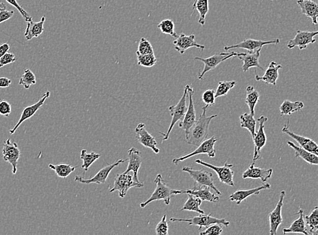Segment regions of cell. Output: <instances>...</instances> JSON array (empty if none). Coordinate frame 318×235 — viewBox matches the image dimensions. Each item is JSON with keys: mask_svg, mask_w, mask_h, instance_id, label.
Segmentation results:
<instances>
[{"mask_svg": "<svg viewBox=\"0 0 318 235\" xmlns=\"http://www.w3.org/2000/svg\"><path fill=\"white\" fill-rule=\"evenodd\" d=\"M128 165L127 169L123 173H128L130 171H132L134 181L138 182V183H140V181L138 180V173L142 163L141 153L137 149L134 148V147H132L131 149L128 150Z\"/></svg>", "mask_w": 318, "mask_h": 235, "instance_id": "cell-21", "label": "cell"}, {"mask_svg": "<svg viewBox=\"0 0 318 235\" xmlns=\"http://www.w3.org/2000/svg\"><path fill=\"white\" fill-rule=\"evenodd\" d=\"M154 182L156 185V189L147 201L140 203V208H144L148 204L156 201H163L166 205H168L172 196L183 194V191L181 190H175L168 187L160 173L157 175Z\"/></svg>", "mask_w": 318, "mask_h": 235, "instance_id": "cell-2", "label": "cell"}, {"mask_svg": "<svg viewBox=\"0 0 318 235\" xmlns=\"http://www.w3.org/2000/svg\"><path fill=\"white\" fill-rule=\"evenodd\" d=\"M223 232V228L221 224H213L208 226L207 229L201 232L200 235H219Z\"/></svg>", "mask_w": 318, "mask_h": 235, "instance_id": "cell-46", "label": "cell"}, {"mask_svg": "<svg viewBox=\"0 0 318 235\" xmlns=\"http://www.w3.org/2000/svg\"><path fill=\"white\" fill-rule=\"evenodd\" d=\"M187 97H188V95H187V87L186 85L185 87L184 93H183L182 97H181L179 103H177V105L170 106V107L168 108L170 115L172 116V120H171L170 126H169L168 130L167 131L166 134L160 133L161 135H162L163 136L162 142L165 140H168L171 131H172L173 128H174L175 125L178 122H181V121L184 119L185 113H186L187 110Z\"/></svg>", "mask_w": 318, "mask_h": 235, "instance_id": "cell-3", "label": "cell"}, {"mask_svg": "<svg viewBox=\"0 0 318 235\" xmlns=\"http://www.w3.org/2000/svg\"><path fill=\"white\" fill-rule=\"evenodd\" d=\"M272 173V168L264 169L256 167H254V164L252 163L242 174V179H260L263 183H266L269 179H271Z\"/></svg>", "mask_w": 318, "mask_h": 235, "instance_id": "cell-22", "label": "cell"}, {"mask_svg": "<svg viewBox=\"0 0 318 235\" xmlns=\"http://www.w3.org/2000/svg\"><path fill=\"white\" fill-rule=\"evenodd\" d=\"M304 107V103L301 101L292 102L285 100L280 105L281 115H291L295 112L300 111Z\"/></svg>", "mask_w": 318, "mask_h": 235, "instance_id": "cell-33", "label": "cell"}, {"mask_svg": "<svg viewBox=\"0 0 318 235\" xmlns=\"http://www.w3.org/2000/svg\"><path fill=\"white\" fill-rule=\"evenodd\" d=\"M195 163L197 164L203 165V166L209 167V168L213 169L215 171L219 177L220 182L229 185L230 187H234L235 183L234 181V171L233 169L234 165L232 163H228L226 161L225 165L223 167H217L215 165L210 164L205 161H201V159H197Z\"/></svg>", "mask_w": 318, "mask_h": 235, "instance_id": "cell-9", "label": "cell"}, {"mask_svg": "<svg viewBox=\"0 0 318 235\" xmlns=\"http://www.w3.org/2000/svg\"><path fill=\"white\" fill-rule=\"evenodd\" d=\"M187 95H188L189 105L187 107L186 113H185L184 119L180 123H179V128L185 130V136H187L193 125L195 124L196 121V114H195V109L194 104H193V96L194 94V91L191 89L189 85H187Z\"/></svg>", "mask_w": 318, "mask_h": 235, "instance_id": "cell-14", "label": "cell"}, {"mask_svg": "<svg viewBox=\"0 0 318 235\" xmlns=\"http://www.w3.org/2000/svg\"><path fill=\"white\" fill-rule=\"evenodd\" d=\"M299 217L291 224L290 227L283 228V234L286 233H301L309 235L307 232L306 224H305L303 210L300 207L298 213Z\"/></svg>", "mask_w": 318, "mask_h": 235, "instance_id": "cell-28", "label": "cell"}, {"mask_svg": "<svg viewBox=\"0 0 318 235\" xmlns=\"http://www.w3.org/2000/svg\"><path fill=\"white\" fill-rule=\"evenodd\" d=\"M158 28L162 34L172 36V38H177V33L175 32L174 22L170 19H164L158 24Z\"/></svg>", "mask_w": 318, "mask_h": 235, "instance_id": "cell-39", "label": "cell"}, {"mask_svg": "<svg viewBox=\"0 0 318 235\" xmlns=\"http://www.w3.org/2000/svg\"><path fill=\"white\" fill-rule=\"evenodd\" d=\"M297 4L302 14L311 18L313 24H317L318 6L313 0H298Z\"/></svg>", "mask_w": 318, "mask_h": 235, "instance_id": "cell-26", "label": "cell"}, {"mask_svg": "<svg viewBox=\"0 0 318 235\" xmlns=\"http://www.w3.org/2000/svg\"><path fill=\"white\" fill-rule=\"evenodd\" d=\"M16 61L15 55L12 53L6 52L0 58V68L5 66V65L11 64V63L15 62Z\"/></svg>", "mask_w": 318, "mask_h": 235, "instance_id": "cell-48", "label": "cell"}, {"mask_svg": "<svg viewBox=\"0 0 318 235\" xmlns=\"http://www.w3.org/2000/svg\"><path fill=\"white\" fill-rule=\"evenodd\" d=\"M80 157L83 161L81 168L86 171L89 170V167L91 166L92 164L101 157V155L97 154L95 152L89 153L85 149H82L81 151Z\"/></svg>", "mask_w": 318, "mask_h": 235, "instance_id": "cell-38", "label": "cell"}, {"mask_svg": "<svg viewBox=\"0 0 318 235\" xmlns=\"http://www.w3.org/2000/svg\"><path fill=\"white\" fill-rule=\"evenodd\" d=\"M14 12L13 10H1L0 11V24L9 20L10 18H11L14 16Z\"/></svg>", "mask_w": 318, "mask_h": 235, "instance_id": "cell-50", "label": "cell"}, {"mask_svg": "<svg viewBox=\"0 0 318 235\" xmlns=\"http://www.w3.org/2000/svg\"><path fill=\"white\" fill-rule=\"evenodd\" d=\"M136 139L138 142L142 146L152 149L153 152L158 154L160 152V149L157 146V141L154 137L152 136L147 130L146 124L140 123L135 128Z\"/></svg>", "mask_w": 318, "mask_h": 235, "instance_id": "cell-16", "label": "cell"}, {"mask_svg": "<svg viewBox=\"0 0 318 235\" xmlns=\"http://www.w3.org/2000/svg\"><path fill=\"white\" fill-rule=\"evenodd\" d=\"M182 171L189 173L191 179L195 181V186L209 187L210 189H213L218 195H221V192L215 187V183H214L213 173L204 169L195 170L190 167H184Z\"/></svg>", "mask_w": 318, "mask_h": 235, "instance_id": "cell-5", "label": "cell"}, {"mask_svg": "<svg viewBox=\"0 0 318 235\" xmlns=\"http://www.w3.org/2000/svg\"><path fill=\"white\" fill-rule=\"evenodd\" d=\"M2 154H3L4 160L12 165V173L16 174L17 173L18 161L21 155L18 144L10 138L7 139L4 142Z\"/></svg>", "mask_w": 318, "mask_h": 235, "instance_id": "cell-10", "label": "cell"}, {"mask_svg": "<svg viewBox=\"0 0 318 235\" xmlns=\"http://www.w3.org/2000/svg\"><path fill=\"white\" fill-rule=\"evenodd\" d=\"M270 184L266 183L264 185L260 186V187L254 188V189L240 190V191H236L235 193L232 194L230 195L229 200L231 201H235L237 205H240L242 201L250 196L259 195L260 192L263 190L269 189H270Z\"/></svg>", "mask_w": 318, "mask_h": 235, "instance_id": "cell-24", "label": "cell"}, {"mask_svg": "<svg viewBox=\"0 0 318 235\" xmlns=\"http://www.w3.org/2000/svg\"><path fill=\"white\" fill-rule=\"evenodd\" d=\"M280 42V39L278 38L266 41L253 40V39H246V40H244L242 42L238 43V44L224 47V50L227 52V51H229L232 49L240 48L244 49V50H248V52L252 53L255 52L258 49L262 48L264 46L278 45Z\"/></svg>", "mask_w": 318, "mask_h": 235, "instance_id": "cell-11", "label": "cell"}, {"mask_svg": "<svg viewBox=\"0 0 318 235\" xmlns=\"http://www.w3.org/2000/svg\"><path fill=\"white\" fill-rule=\"evenodd\" d=\"M195 35L191 34L187 36L184 34H181L177 36L176 40L173 42L175 50L178 51L181 54H184L188 49L191 48H197L204 50L205 46L204 45L197 44L195 40Z\"/></svg>", "mask_w": 318, "mask_h": 235, "instance_id": "cell-19", "label": "cell"}, {"mask_svg": "<svg viewBox=\"0 0 318 235\" xmlns=\"http://www.w3.org/2000/svg\"><path fill=\"white\" fill-rule=\"evenodd\" d=\"M209 0H195L193 4V9L199 13L198 23L203 26L206 23V16L209 12Z\"/></svg>", "mask_w": 318, "mask_h": 235, "instance_id": "cell-36", "label": "cell"}, {"mask_svg": "<svg viewBox=\"0 0 318 235\" xmlns=\"http://www.w3.org/2000/svg\"><path fill=\"white\" fill-rule=\"evenodd\" d=\"M244 53H238L236 52H227L217 53L213 55V56L208 57V58H203V57L195 56V60L201 61L205 65L203 71H201L200 74L199 75L198 79L199 80H201L203 79V77L205 76L206 73L209 72V71L213 70L215 69L216 67L223 63V61L227 60L232 57H238L241 56Z\"/></svg>", "mask_w": 318, "mask_h": 235, "instance_id": "cell-4", "label": "cell"}, {"mask_svg": "<svg viewBox=\"0 0 318 235\" xmlns=\"http://www.w3.org/2000/svg\"><path fill=\"white\" fill-rule=\"evenodd\" d=\"M12 81L10 79L7 78V77H0V87L4 89V87H9Z\"/></svg>", "mask_w": 318, "mask_h": 235, "instance_id": "cell-51", "label": "cell"}, {"mask_svg": "<svg viewBox=\"0 0 318 235\" xmlns=\"http://www.w3.org/2000/svg\"><path fill=\"white\" fill-rule=\"evenodd\" d=\"M10 48V45L8 43H3V44H0V58L6 52H8Z\"/></svg>", "mask_w": 318, "mask_h": 235, "instance_id": "cell-52", "label": "cell"}, {"mask_svg": "<svg viewBox=\"0 0 318 235\" xmlns=\"http://www.w3.org/2000/svg\"><path fill=\"white\" fill-rule=\"evenodd\" d=\"M309 234H317L318 230V207L315 206L310 215L304 218Z\"/></svg>", "mask_w": 318, "mask_h": 235, "instance_id": "cell-35", "label": "cell"}, {"mask_svg": "<svg viewBox=\"0 0 318 235\" xmlns=\"http://www.w3.org/2000/svg\"><path fill=\"white\" fill-rule=\"evenodd\" d=\"M36 83V78L34 73L30 69H24L23 74L20 77L19 84L23 85L24 89H30L31 85Z\"/></svg>", "mask_w": 318, "mask_h": 235, "instance_id": "cell-42", "label": "cell"}, {"mask_svg": "<svg viewBox=\"0 0 318 235\" xmlns=\"http://www.w3.org/2000/svg\"><path fill=\"white\" fill-rule=\"evenodd\" d=\"M49 167L54 171L57 177L62 178V179L68 177L75 170V167L69 164H65V163H60L57 165L49 164Z\"/></svg>", "mask_w": 318, "mask_h": 235, "instance_id": "cell-37", "label": "cell"}, {"mask_svg": "<svg viewBox=\"0 0 318 235\" xmlns=\"http://www.w3.org/2000/svg\"><path fill=\"white\" fill-rule=\"evenodd\" d=\"M262 50V48H260L255 51V52L244 53L241 56H238V58L243 62L242 71H244V73L247 72L249 69L252 68V67H257V68L262 69V70H264L259 63L261 51Z\"/></svg>", "mask_w": 318, "mask_h": 235, "instance_id": "cell-25", "label": "cell"}, {"mask_svg": "<svg viewBox=\"0 0 318 235\" xmlns=\"http://www.w3.org/2000/svg\"><path fill=\"white\" fill-rule=\"evenodd\" d=\"M50 92L47 91L46 93H45L44 95H43L42 97L41 98V99L39 100L37 103L24 108V109L22 110L21 115H20V118L19 120L18 121L17 124L14 126L12 130H10V134H14V132H16V130L18 128V127H19L24 121L32 118L33 116L37 113V111L42 107L46 100L50 97Z\"/></svg>", "mask_w": 318, "mask_h": 235, "instance_id": "cell-18", "label": "cell"}, {"mask_svg": "<svg viewBox=\"0 0 318 235\" xmlns=\"http://www.w3.org/2000/svg\"><path fill=\"white\" fill-rule=\"evenodd\" d=\"M281 69H282V65L278 64L275 61H272L263 76L255 75L256 81H263L267 84L276 85L277 80L279 77V70Z\"/></svg>", "mask_w": 318, "mask_h": 235, "instance_id": "cell-23", "label": "cell"}, {"mask_svg": "<svg viewBox=\"0 0 318 235\" xmlns=\"http://www.w3.org/2000/svg\"><path fill=\"white\" fill-rule=\"evenodd\" d=\"M287 144L295 151V157H300L307 163L311 165H318V157L317 155L309 152V151L305 150L300 146H297L294 142L291 141H288Z\"/></svg>", "mask_w": 318, "mask_h": 235, "instance_id": "cell-30", "label": "cell"}, {"mask_svg": "<svg viewBox=\"0 0 318 235\" xmlns=\"http://www.w3.org/2000/svg\"><path fill=\"white\" fill-rule=\"evenodd\" d=\"M187 195H188V199L185 202L182 209L181 210V211L195 212L199 214H205V211L200 209L203 201L196 196L191 195V194H187Z\"/></svg>", "mask_w": 318, "mask_h": 235, "instance_id": "cell-34", "label": "cell"}, {"mask_svg": "<svg viewBox=\"0 0 318 235\" xmlns=\"http://www.w3.org/2000/svg\"><path fill=\"white\" fill-rule=\"evenodd\" d=\"M236 83V82L235 81H220L219 85H218L217 91L215 92V99L227 95L230 90H232L235 87Z\"/></svg>", "mask_w": 318, "mask_h": 235, "instance_id": "cell-41", "label": "cell"}, {"mask_svg": "<svg viewBox=\"0 0 318 235\" xmlns=\"http://www.w3.org/2000/svg\"><path fill=\"white\" fill-rule=\"evenodd\" d=\"M240 123L242 128H245L249 131L253 140L255 136L256 126V120L254 119V115L250 113L242 114L240 117Z\"/></svg>", "mask_w": 318, "mask_h": 235, "instance_id": "cell-31", "label": "cell"}, {"mask_svg": "<svg viewBox=\"0 0 318 235\" xmlns=\"http://www.w3.org/2000/svg\"><path fill=\"white\" fill-rule=\"evenodd\" d=\"M268 118L266 116L262 115L258 119V129L257 132H256L255 136L253 139L254 153L253 161L252 163L254 164L256 161L262 158L261 157V151L266 146L267 142V136L265 132V124L268 122Z\"/></svg>", "mask_w": 318, "mask_h": 235, "instance_id": "cell-12", "label": "cell"}, {"mask_svg": "<svg viewBox=\"0 0 318 235\" xmlns=\"http://www.w3.org/2000/svg\"><path fill=\"white\" fill-rule=\"evenodd\" d=\"M282 133L288 135L291 138L295 139L297 142L299 143L300 146L305 149V150L309 151V152L314 153L315 155L318 154V146L317 143L311 140V139L307 138L300 135L295 134L294 132L290 130L289 129V120L287 122V124L285 125L284 128H282Z\"/></svg>", "mask_w": 318, "mask_h": 235, "instance_id": "cell-20", "label": "cell"}, {"mask_svg": "<svg viewBox=\"0 0 318 235\" xmlns=\"http://www.w3.org/2000/svg\"><path fill=\"white\" fill-rule=\"evenodd\" d=\"M144 184L134 181L133 175L128 173H118L114 179L113 187L109 189L110 193L119 191L120 197L124 198L129 189L132 187H142Z\"/></svg>", "mask_w": 318, "mask_h": 235, "instance_id": "cell-6", "label": "cell"}, {"mask_svg": "<svg viewBox=\"0 0 318 235\" xmlns=\"http://www.w3.org/2000/svg\"><path fill=\"white\" fill-rule=\"evenodd\" d=\"M215 91L213 89L206 91L203 95V101L208 107H212L215 103Z\"/></svg>", "mask_w": 318, "mask_h": 235, "instance_id": "cell-44", "label": "cell"}, {"mask_svg": "<svg viewBox=\"0 0 318 235\" xmlns=\"http://www.w3.org/2000/svg\"><path fill=\"white\" fill-rule=\"evenodd\" d=\"M217 140L218 139L215 136H212L211 138L206 139L193 152L188 153V154L179 157V158L173 159V164L177 165L181 161L186 160V159H188L191 157L200 154H207L209 157L213 158V157L216 156L215 145Z\"/></svg>", "mask_w": 318, "mask_h": 235, "instance_id": "cell-8", "label": "cell"}, {"mask_svg": "<svg viewBox=\"0 0 318 235\" xmlns=\"http://www.w3.org/2000/svg\"><path fill=\"white\" fill-rule=\"evenodd\" d=\"M46 20V17L43 16L39 22H34L33 20L27 22L24 38L27 41L32 40L34 38H38L44 32V24Z\"/></svg>", "mask_w": 318, "mask_h": 235, "instance_id": "cell-29", "label": "cell"}, {"mask_svg": "<svg viewBox=\"0 0 318 235\" xmlns=\"http://www.w3.org/2000/svg\"><path fill=\"white\" fill-rule=\"evenodd\" d=\"M6 2H8V4H10L12 6H14V8H16V9L18 10V12H20V14H21L22 18H24V20H25L26 22L31 21L32 20V17L18 4L17 1L16 0H6Z\"/></svg>", "mask_w": 318, "mask_h": 235, "instance_id": "cell-47", "label": "cell"}, {"mask_svg": "<svg viewBox=\"0 0 318 235\" xmlns=\"http://www.w3.org/2000/svg\"><path fill=\"white\" fill-rule=\"evenodd\" d=\"M125 159H120L119 160L116 161V162L107 165V166L103 167L101 170H99V172H98L95 177L91 178V179H83V177H80V175H76L75 178V181L78 182V183H80L86 184V185H89V184L91 183L99 184H99L105 183L112 169H113L114 167L118 166V165L121 164V163L125 162Z\"/></svg>", "mask_w": 318, "mask_h": 235, "instance_id": "cell-15", "label": "cell"}, {"mask_svg": "<svg viewBox=\"0 0 318 235\" xmlns=\"http://www.w3.org/2000/svg\"><path fill=\"white\" fill-rule=\"evenodd\" d=\"M286 197V192L281 191L280 199L277 204L276 208L270 214H269V222L270 225V234L276 235L279 226L282 224L283 218L282 216V210L284 205V198Z\"/></svg>", "mask_w": 318, "mask_h": 235, "instance_id": "cell-17", "label": "cell"}, {"mask_svg": "<svg viewBox=\"0 0 318 235\" xmlns=\"http://www.w3.org/2000/svg\"><path fill=\"white\" fill-rule=\"evenodd\" d=\"M136 58H137V64L139 66L150 68L156 64L157 58L154 54H140L136 52Z\"/></svg>", "mask_w": 318, "mask_h": 235, "instance_id": "cell-40", "label": "cell"}, {"mask_svg": "<svg viewBox=\"0 0 318 235\" xmlns=\"http://www.w3.org/2000/svg\"><path fill=\"white\" fill-rule=\"evenodd\" d=\"M318 34V32H309V31L297 30L294 39L289 41L287 47L289 49L298 47L299 50H305L309 44H314L316 40L314 38Z\"/></svg>", "mask_w": 318, "mask_h": 235, "instance_id": "cell-13", "label": "cell"}, {"mask_svg": "<svg viewBox=\"0 0 318 235\" xmlns=\"http://www.w3.org/2000/svg\"><path fill=\"white\" fill-rule=\"evenodd\" d=\"M208 108L207 106L203 107V113L189 130L186 136L187 142L189 144L198 146L204 140L208 138L210 124L214 118L217 117V115L207 116Z\"/></svg>", "mask_w": 318, "mask_h": 235, "instance_id": "cell-1", "label": "cell"}, {"mask_svg": "<svg viewBox=\"0 0 318 235\" xmlns=\"http://www.w3.org/2000/svg\"><path fill=\"white\" fill-rule=\"evenodd\" d=\"M170 221L172 222H187L189 225H193L199 226V229H201L203 227L207 228L208 226L212 225L213 224H221L225 226H229L230 222L227 221L225 218H217L212 216L211 214L205 215V214H200L199 216H195V217L189 218V219H183V218H171Z\"/></svg>", "mask_w": 318, "mask_h": 235, "instance_id": "cell-7", "label": "cell"}, {"mask_svg": "<svg viewBox=\"0 0 318 235\" xmlns=\"http://www.w3.org/2000/svg\"><path fill=\"white\" fill-rule=\"evenodd\" d=\"M12 107L10 104L6 101L0 102V115L4 116V117H9L11 113Z\"/></svg>", "mask_w": 318, "mask_h": 235, "instance_id": "cell-49", "label": "cell"}, {"mask_svg": "<svg viewBox=\"0 0 318 235\" xmlns=\"http://www.w3.org/2000/svg\"><path fill=\"white\" fill-rule=\"evenodd\" d=\"M136 52L140 54H154V48L152 44L147 39L142 38L138 43L137 51Z\"/></svg>", "mask_w": 318, "mask_h": 235, "instance_id": "cell-43", "label": "cell"}, {"mask_svg": "<svg viewBox=\"0 0 318 235\" xmlns=\"http://www.w3.org/2000/svg\"><path fill=\"white\" fill-rule=\"evenodd\" d=\"M167 216L166 214L163 216L161 221L157 224L156 230V234L157 235H167L168 234V224L166 221Z\"/></svg>", "mask_w": 318, "mask_h": 235, "instance_id": "cell-45", "label": "cell"}, {"mask_svg": "<svg viewBox=\"0 0 318 235\" xmlns=\"http://www.w3.org/2000/svg\"><path fill=\"white\" fill-rule=\"evenodd\" d=\"M6 9V6L5 4L0 2V11H1V10H4Z\"/></svg>", "mask_w": 318, "mask_h": 235, "instance_id": "cell-53", "label": "cell"}, {"mask_svg": "<svg viewBox=\"0 0 318 235\" xmlns=\"http://www.w3.org/2000/svg\"><path fill=\"white\" fill-rule=\"evenodd\" d=\"M246 92L245 103L249 108L250 113L254 115V109H255L256 105L259 101V93L254 89L252 85H248L246 87Z\"/></svg>", "mask_w": 318, "mask_h": 235, "instance_id": "cell-32", "label": "cell"}, {"mask_svg": "<svg viewBox=\"0 0 318 235\" xmlns=\"http://www.w3.org/2000/svg\"><path fill=\"white\" fill-rule=\"evenodd\" d=\"M271 1H274V0H271Z\"/></svg>", "mask_w": 318, "mask_h": 235, "instance_id": "cell-54", "label": "cell"}, {"mask_svg": "<svg viewBox=\"0 0 318 235\" xmlns=\"http://www.w3.org/2000/svg\"><path fill=\"white\" fill-rule=\"evenodd\" d=\"M183 193L191 194V195L196 196L201 201L212 202V203H217L219 201V197L216 195L215 194L212 193L210 188L207 187H197V186H195L193 189L183 191Z\"/></svg>", "mask_w": 318, "mask_h": 235, "instance_id": "cell-27", "label": "cell"}]
</instances>
